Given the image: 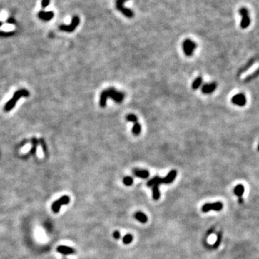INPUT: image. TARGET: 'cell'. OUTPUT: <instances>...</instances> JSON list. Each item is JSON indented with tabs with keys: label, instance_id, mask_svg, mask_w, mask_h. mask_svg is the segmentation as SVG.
I'll return each instance as SVG.
<instances>
[{
	"label": "cell",
	"instance_id": "1",
	"mask_svg": "<svg viewBox=\"0 0 259 259\" xmlns=\"http://www.w3.org/2000/svg\"><path fill=\"white\" fill-rule=\"evenodd\" d=\"M108 98H111L113 99L115 102L117 103L122 102L125 98V94L123 91H117L113 87H110L109 89L104 90L101 93L100 100H99V104L102 107H104L107 104V100Z\"/></svg>",
	"mask_w": 259,
	"mask_h": 259
},
{
	"label": "cell",
	"instance_id": "2",
	"mask_svg": "<svg viewBox=\"0 0 259 259\" xmlns=\"http://www.w3.org/2000/svg\"><path fill=\"white\" fill-rule=\"evenodd\" d=\"M128 0H116L115 1V7L119 12H121L122 14H124L125 17L128 18H132L134 17V13L131 9H128L124 7V3L127 1Z\"/></svg>",
	"mask_w": 259,
	"mask_h": 259
},
{
	"label": "cell",
	"instance_id": "3",
	"mask_svg": "<svg viewBox=\"0 0 259 259\" xmlns=\"http://www.w3.org/2000/svg\"><path fill=\"white\" fill-rule=\"evenodd\" d=\"M197 47V43H194L190 39H186L182 43L183 51H184L185 55L187 56H191Z\"/></svg>",
	"mask_w": 259,
	"mask_h": 259
},
{
	"label": "cell",
	"instance_id": "4",
	"mask_svg": "<svg viewBox=\"0 0 259 259\" xmlns=\"http://www.w3.org/2000/svg\"><path fill=\"white\" fill-rule=\"evenodd\" d=\"M239 13L242 17L240 22V27L241 28L245 29L249 27L250 24V18L249 16L248 10L245 7H242L240 9Z\"/></svg>",
	"mask_w": 259,
	"mask_h": 259
},
{
	"label": "cell",
	"instance_id": "5",
	"mask_svg": "<svg viewBox=\"0 0 259 259\" xmlns=\"http://www.w3.org/2000/svg\"><path fill=\"white\" fill-rule=\"evenodd\" d=\"M80 22V19L78 16H73V18H72L71 23L69 25H61L60 26V29L61 30L66 32H72L76 28V27L78 26V24Z\"/></svg>",
	"mask_w": 259,
	"mask_h": 259
},
{
	"label": "cell",
	"instance_id": "6",
	"mask_svg": "<svg viewBox=\"0 0 259 259\" xmlns=\"http://www.w3.org/2000/svg\"><path fill=\"white\" fill-rule=\"evenodd\" d=\"M223 205L220 202H215V203H207L205 204L202 207V210L203 212H207L210 210H215V211H220L223 209Z\"/></svg>",
	"mask_w": 259,
	"mask_h": 259
},
{
	"label": "cell",
	"instance_id": "7",
	"mask_svg": "<svg viewBox=\"0 0 259 259\" xmlns=\"http://www.w3.org/2000/svg\"><path fill=\"white\" fill-rule=\"evenodd\" d=\"M232 102L239 107H243L246 104V97L243 94H238L233 96Z\"/></svg>",
	"mask_w": 259,
	"mask_h": 259
},
{
	"label": "cell",
	"instance_id": "8",
	"mask_svg": "<svg viewBox=\"0 0 259 259\" xmlns=\"http://www.w3.org/2000/svg\"><path fill=\"white\" fill-rule=\"evenodd\" d=\"M22 95L27 96L28 95V94H27V91H18V92L16 93V94H14L13 99H11V100L7 103V106H5V110L8 111L12 108V107H13L14 104H15L16 101L18 100L19 97H20V96H22Z\"/></svg>",
	"mask_w": 259,
	"mask_h": 259
},
{
	"label": "cell",
	"instance_id": "9",
	"mask_svg": "<svg viewBox=\"0 0 259 259\" xmlns=\"http://www.w3.org/2000/svg\"><path fill=\"white\" fill-rule=\"evenodd\" d=\"M217 83L215 82H212L210 83H206L204 84L203 86L202 87V91L203 94H212L213 91H215V90L217 88Z\"/></svg>",
	"mask_w": 259,
	"mask_h": 259
},
{
	"label": "cell",
	"instance_id": "10",
	"mask_svg": "<svg viewBox=\"0 0 259 259\" xmlns=\"http://www.w3.org/2000/svg\"><path fill=\"white\" fill-rule=\"evenodd\" d=\"M234 192L235 194V195H237L239 198V202L240 203H243V195L244 192H245V188L244 186L242 184H238L235 187L234 189Z\"/></svg>",
	"mask_w": 259,
	"mask_h": 259
},
{
	"label": "cell",
	"instance_id": "11",
	"mask_svg": "<svg viewBox=\"0 0 259 259\" xmlns=\"http://www.w3.org/2000/svg\"><path fill=\"white\" fill-rule=\"evenodd\" d=\"M176 174H177V172H176V170H171L166 177L162 178V182L167 184H170V183H171L175 179Z\"/></svg>",
	"mask_w": 259,
	"mask_h": 259
},
{
	"label": "cell",
	"instance_id": "12",
	"mask_svg": "<svg viewBox=\"0 0 259 259\" xmlns=\"http://www.w3.org/2000/svg\"><path fill=\"white\" fill-rule=\"evenodd\" d=\"M68 202H69L68 197H66H66L61 198L59 201H57V202H55L54 204V205H53V210H54V212L59 211L61 205H66V204L68 203Z\"/></svg>",
	"mask_w": 259,
	"mask_h": 259
},
{
	"label": "cell",
	"instance_id": "13",
	"mask_svg": "<svg viewBox=\"0 0 259 259\" xmlns=\"http://www.w3.org/2000/svg\"><path fill=\"white\" fill-rule=\"evenodd\" d=\"M38 17L41 20L44 21H48L54 17V13L53 11H48V12H45V11H41L38 13Z\"/></svg>",
	"mask_w": 259,
	"mask_h": 259
},
{
	"label": "cell",
	"instance_id": "14",
	"mask_svg": "<svg viewBox=\"0 0 259 259\" xmlns=\"http://www.w3.org/2000/svg\"><path fill=\"white\" fill-rule=\"evenodd\" d=\"M133 173L136 176L142 178H147L149 176V172L147 170L138 169V168H134L133 169Z\"/></svg>",
	"mask_w": 259,
	"mask_h": 259
},
{
	"label": "cell",
	"instance_id": "15",
	"mask_svg": "<svg viewBox=\"0 0 259 259\" xmlns=\"http://www.w3.org/2000/svg\"><path fill=\"white\" fill-rule=\"evenodd\" d=\"M255 59H250V60L248 62L247 64H246L243 67H242V68H241L240 69L239 71H238V76H240L241 73H244V72L246 71H247L248 69L250 68V67H251L253 65L254 63H255Z\"/></svg>",
	"mask_w": 259,
	"mask_h": 259
},
{
	"label": "cell",
	"instance_id": "16",
	"mask_svg": "<svg viewBox=\"0 0 259 259\" xmlns=\"http://www.w3.org/2000/svg\"><path fill=\"white\" fill-rule=\"evenodd\" d=\"M162 183H163L162 182V178L156 176H154V177L151 178V180H149V181H148L147 185L148 186H155V185H158L159 186V185L161 184Z\"/></svg>",
	"mask_w": 259,
	"mask_h": 259
},
{
	"label": "cell",
	"instance_id": "17",
	"mask_svg": "<svg viewBox=\"0 0 259 259\" xmlns=\"http://www.w3.org/2000/svg\"><path fill=\"white\" fill-rule=\"evenodd\" d=\"M135 218L142 223H146L148 221V217L141 212H137L135 214Z\"/></svg>",
	"mask_w": 259,
	"mask_h": 259
},
{
	"label": "cell",
	"instance_id": "18",
	"mask_svg": "<svg viewBox=\"0 0 259 259\" xmlns=\"http://www.w3.org/2000/svg\"><path fill=\"white\" fill-rule=\"evenodd\" d=\"M202 78L201 76L197 77L192 83V89L196 90L197 89H199V86L202 85Z\"/></svg>",
	"mask_w": 259,
	"mask_h": 259
},
{
	"label": "cell",
	"instance_id": "19",
	"mask_svg": "<svg viewBox=\"0 0 259 259\" xmlns=\"http://www.w3.org/2000/svg\"><path fill=\"white\" fill-rule=\"evenodd\" d=\"M59 252H61L65 254H72L74 253V250L71 248L66 247V246H64V247H59L58 249Z\"/></svg>",
	"mask_w": 259,
	"mask_h": 259
},
{
	"label": "cell",
	"instance_id": "20",
	"mask_svg": "<svg viewBox=\"0 0 259 259\" xmlns=\"http://www.w3.org/2000/svg\"><path fill=\"white\" fill-rule=\"evenodd\" d=\"M132 132H133V135L135 136H138L140 135L141 132V125H140L138 123H134V125L133 127V129H132Z\"/></svg>",
	"mask_w": 259,
	"mask_h": 259
},
{
	"label": "cell",
	"instance_id": "21",
	"mask_svg": "<svg viewBox=\"0 0 259 259\" xmlns=\"http://www.w3.org/2000/svg\"><path fill=\"white\" fill-rule=\"evenodd\" d=\"M153 197L155 200H158L160 198V191L158 189V185L153 186Z\"/></svg>",
	"mask_w": 259,
	"mask_h": 259
},
{
	"label": "cell",
	"instance_id": "22",
	"mask_svg": "<svg viewBox=\"0 0 259 259\" xmlns=\"http://www.w3.org/2000/svg\"><path fill=\"white\" fill-rule=\"evenodd\" d=\"M126 120L128 121L131 122V123H138V117H136V115H133V114H129L126 116Z\"/></svg>",
	"mask_w": 259,
	"mask_h": 259
},
{
	"label": "cell",
	"instance_id": "23",
	"mask_svg": "<svg viewBox=\"0 0 259 259\" xmlns=\"http://www.w3.org/2000/svg\"><path fill=\"white\" fill-rule=\"evenodd\" d=\"M258 76H259V68L256 71H255L253 73H252L251 75L249 76L248 77H247V78H245V82H248V81H252L253 78H255L256 77H258Z\"/></svg>",
	"mask_w": 259,
	"mask_h": 259
},
{
	"label": "cell",
	"instance_id": "24",
	"mask_svg": "<svg viewBox=\"0 0 259 259\" xmlns=\"http://www.w3.org/2000/svg\"><path fill=\"white\" fill-rule=\"evenodd\" d=\"M123 183L126 186H130V185L133 184V178L131 176H125L123 178Z\"/></svg>",
	"mask_w": 259,
	"mask_h": 259
},
{
	"label": "cell",
	"instance_id": "25",
	"mask_svg": "<svg viewBox=\"0 0 259 259\" xmlns=\"http://www.w3.org/2000/svg\"><path fill=\"white\" fill-rule=\"evenodd\" d=\"M133 239V237L132 235H130V234L125 235V237L123 238V243L125 244H129L132 242Z\"/></svg>",
	"mask_w": 259,
	"mask_h": 259
},
{
	"label": "cell",
	"instance_id": "26",
	"mask_svg": "<svg viewBox=\"0 0 259 259\" xmlns=\"http://www.w3.org/2000/svg\"><path fill=\"white\" fill-rule=\"evenodd\" d=\"M49 4H50V0H42L41 5H42V7H43V9L48 7V6L49 5Z\"/></svg>",
	"mask_w": 259,
	"mask_h": 259
},
{
	"label": "cell",
	"instance_id": "27",
	"mask_svg": "<svg viewBox=\"0 0 259 259\" xmlns=\"http://www.w3.org/2000/svg\"><path fill=\"white\" fill-rule=\"evenodd\" d=\"M221 238H222V235H221V233H220L218 234V240H217L216 243H215V245H214V246H215V248H217L219 245H220V240H221Z\"/></svg>",
	"mask_w": 259,
	"mask_h": 259
},
{
	"label": "cell",
	"instance_id": "28",
	"mask_svg": "<svg viewBox=\"0 0 259 259\" xmlns=\"http://www.w3.org/2000/svg\"><path fill=\"white\" fill-rule=\"evenodd\" d=\"M113 236L115 239H119L120 238V232H119V231H115V232L113 233Z\"/></svg>",
	"mask_w": 259,
	"mask_h": 259
},
{
	"label": "cell",
	"instance_id": "29",
	"mask_svg": "<svg viewBox=\"0 0 259 259\" xmlns=\"http://www.w3.org/2000/svg\"><path fill=\"white\" fill-rule=\"evenodd\" d=\"M7 22L8 23L11 24V25H13V24L15 23V21H14L13 18H12V17H9V18L7 20Z\"/></svg>",
	"mask_w": 259,
	"mask_h": 259
},
{
	"label": "cell",
	"instance_id": "30",
	"mask_svg": "<svg viewBox=\"0 0 259 259\" xmlns=\"http://www.w3.org/2000/svg\"><path fill=\"white\" fill-rule=\"evenodd\" d=\"M1 25H2V22H0V26H1Z\"/></svg>",
	"mask_w": 259,
	"mask_h": 259
},
{
	"label": "cell",
	"instance_id": "31",
	"mask_svg": "<svg viewBox=\"0 0 259 259\" xmlns=\"http://www.w3.org/2000/svg\"><path fill=\"white\" fill-rule=\"evenodd\" d=\"M258 151H259V144H258Z\"/></svg>",
	"mask_w": 259,
	"mask_h": 259
}]
</instances>
